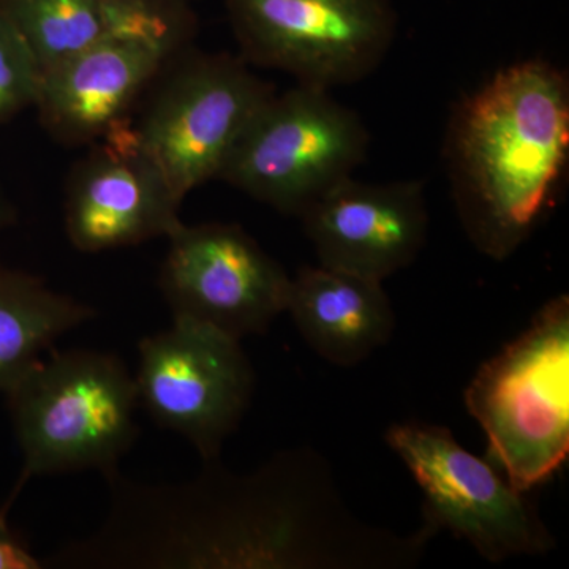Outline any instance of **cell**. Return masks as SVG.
<instances>
[{
  "label": "cell",
  "mask_w": 569,
  "mask_h": 569,
  "mask_svg": "<svg viewBox=\"0 0 569 569\" xmlns=\"http://www.w3.org/2000/svg\"><path fill=\"white\" fill-rule=\"evenodd\" d=\"M92 533L43 560L51 569H312L332 535L320 477L296 448L236 473L203 460L194 478L141 482L121 475Z\"/></svg>",
  "instance_id": "6da1fadb"
},
{
  "label": "cell",
  "mask_w": 569,
  "mask_h": 569,
  "mask_svg": "<svg viewBox=\"0 0 569 569\" xmlns=\"http://www.w3.org/2000/svg\"><path fill=\"white\" fill-rule=\"evenodd\" d=\"M468 241L505 261L556 206L569 159V82L542 59L503 67L468 93L445 144Z\"/></svg>",
  "instance_id": "7a4b0ae2"
},
{
  "label": "cell",
  "mask_w": 569,
  "mask_h": 569,
  "mask_svg": "<svg viewBox=\"0 0 569 569\" xmlns=\"http://www.w3.org/2000/svg\"><path fill=\"white\" fill-rule=\"evenodd\" d=\"M6 395L22 458L13 498L36 477L96 470L110 478L137 440V385L118 356L51 355Z\"/></svg>",
  "instance_id": "3957f363"
},
{
  "label": "cell",
  "mask_w": 569,
  "mask_h": 569,
  "mask_svg": "<svg viewBox=\"0 0 569 569\" xmlns=\"http://www.w3.org/2000/svg\"><path fill=\"white\" fill-rule=\"evenodd\" d=\"M489 452L520 492L548 482L569 452V298L549 299L463 392Z\"/></svg>",
  "instance_id": "277c9868"
},
{
  "label": "cell",
  "mask_w": 569,
  "mask_h": 569,
  "mask_svg": "<svg viewBox=\"0 0 569 569\" xmlns=\"http://www.w3.org/2000/svg\"><path fill=\"white\" fill-rule=\"evenodd\" d=\"M370 134L328 89L299 84L261 107L219 179L287 216L301 217L365 162Z\"/></svg>",
  "instance_id": "5b68a950"
},
{
  "label": "cell",
  "mask_w": 569,
  "mask_h": 569,
  "mask_svg": "<svg viewBox=\"0 0 569 569\" xmlns=\"http://www.w3.org/2000/svg\"><path fill=\"white\" fill-rule=\"evenodd\" d=\"M385 441L417 481L422 523L433 533L449 531L490 563L556 549V537L527 493L492 460L463 448L447 427L400 422L389 427Z\"/></svg>",
  "instance_id": "8992f818"
},
{
  "label": "cell",
  "mask_w": 569,
  "mask_h": 569,
  "mask_svg": "<svg viewBox=\"0 0 569 569\" xmlns=\"http://www.w3.org/2000/svg\"><path fill=\"white\" fill-rule=\"evenodd\" d=\"M274 93L241 56H187L160 82L133 129L183 201L219 179L239 138Z\"/></svg>",
  "instance_id": "52a82bcc"
},
{
  "label": "cell",
  "mask_w": 569,
  "mask_h": 569,
  "mask_svg": "<svg viewBox=\"0 0 569 569\" xmlns=\"http://www.w3.org/2000/svg\"><path fill=\"white\" fill-rule=\"evenodd\" d=\"M241 58L331 91L366 80L397 32L389 0H224Z\"/></svg>",
  "instance_id": "ba28073f"
},
{
  "label": "cell",
  "mask_w": 569,
  "mask_h": 569,
  "mask_svg": "<svg viewBox=\"0 0 569 569\" xmlns=\"http://www.w3.org/2000/svg\"><path fill=\"white\" fill-rule=\"evenodd\" d=\"M242 340L187 320L138 346V402L162 429L186 438L201 460L220 458L254 392Z\"/></svg>",
  "instance_id": "9c48e42d"
},
{
  "label": "cell",
  "mask_w": 569,
  "mask_h": 569,
  "mask_svg": "<svg viewBox=\"0 0 569 569\" xmlns=\"http://www.w3.org/2000/svg\"><path fill=\"white\" fill-rule=\"evenodd\" d=\"M168 241L160 290L173 320L242 340L287 312L291 277L238 224L182 223Z\"/></svg>",
  "instance_id": "30bf717a"
},
{
  "label": "cell",
  "mask_w": 569,
  "mask_h": 569,
  "mask_svg": "<svg viewBox=\"0 0 569 569\" xmlns=\"http://www.w3.org/2000/svg\"><path fill=\"white\" fill-rule=\"evenodd\" d=\"M182 200L126 121L97 140L71 171L66 233L74 249L107 252L170 238L182 224Z\"/></svg>",
  "instance_id": "8fae6325"
},
{
  "label": "cell",
  "mask_w": 569,
  "mask_h": 569,
  "mask_svg": "<svg viewBox=\"0 0 569 569\" xmlns=\"http://www.w3.org/2000/svg\"><path fill=\"white\" fill-rule=\"evenodd\" d=\"M318 264L383 282L422 252L429 234L425 182L350 178L301 217Z\"/></svg>",
  "instance_id": "7c38bea8"
},
{
  "label": "cell",
  "mask_w": 569,
  "mask_h": 569,
  "mask_svg": "<svg viewBox=\"0 0 569 569\" xmlns=\"http://www.w3.org/2000/svg\"><path fill=\"white\" fill-rule=\"evenodd\" d=\"M144 37H111L41 73L40 122L66 144L96 142L119 123L173 58Z\"/></svg>",
  "instance_id": "4fadbf2b"
},
{
  "label": "cell",
  "mask_w": 569,
  "mask_h": 569,
  "mask_svg": "<svg viewBox=\"0 0 569 569\" xmlns=\"http://www.w3.org/2000/svg\"><path fill=\"white\" fill-rule=\"evenodd\" d=\"M0 14L31 48L41 71L119 36L144 37L179 54L194 31L183 0H0Z\"/></svg>",
  "instance_id": "5bb4252c"
},
{
  "label": "cell",
  "mask_w": 569,
  "mask_h": 569,
  "mask_svg": "<svg viewBox=\"0 0 569 569\" xmlns=\"http://www.w3.org/2000/svg\"><path fill=\"white\" fill-rule=\"evenodd\" d=\"M287 312L307 346L339 367L361 365L396 329L383 282L321 264L291 277Z\"/></svg>",
  "instance_id": "9a60e30c"
},
{
  "label": "cell",
  "mask_w": 569,
  "mask_h": 569,
  "mask_svg": "<svg viewBox=\"0 0 569 569\" xmlns=\"http://www.w3.org/2000/svg\"><path fill=\"white\" fill-rule=\"evenodd\" d=\"M91 306L58 293L39 277L0 268V392L63 335L92 320Z\"/></svg>",
  "instance_id": "2e32d148"
},
{
  "label": "cell",
  "mask_w": 569,
  "mask_h": 569,
  "mask_svg": "<svg viewBox=\"0 0 569 569\" xmlns=\"http://www.w3.org/2000/svg\"><path fill=\"white\" fill-rule=\"evenodd\" d=\"M41 73L31 48L0 14V122L36 107Z\"/></svg>",
  "instance_id": "e0dca14e"
},
{
  "label": "cell",
  "mask_w": 569,
  "mask_h": 569,
  "mask_svg": "<svg viewBox=\"0 0 569 569\" xmlns=\"http://www.w3.org/2000/svg\"><path fill=\"white\" fill-rule=\"evenodd\" d=\"M14 498L0 508V569H43L28 542L9 526V511Z\"/></svg>",
  "instance_id": "ac0fdd59"
},
{
  "label": "cell",
  "mask_w": 569,
  "mask_h": 569,
  "mask_svg": "<svg viewBox=\"0 0 569 569\" xmlns=\"http://www.w3.org/2000/svg\"><path fill=\"white\" fill-rule=\"evenodd\" d=\"M11 220L10 206L7 203L6 197H3L2 190H0V230L7 227Z\"/></svg>",
  "instance_id": "d6986e66"
},
{
  "label": "cell",
  "mask_w": 569,
  "mask_h": 569,
  "mask_svg": "<svg viewBox=\"0 0 569 569\" xmlns=\"http://www.w3.org/2000/svg\"><path fill=\"white\" fill-rule=\"evenodd\" d=\"M183 2H190V0H183Z\"/></svg>",
  "instance_id": "ffe728a7"
}]
</instances>
